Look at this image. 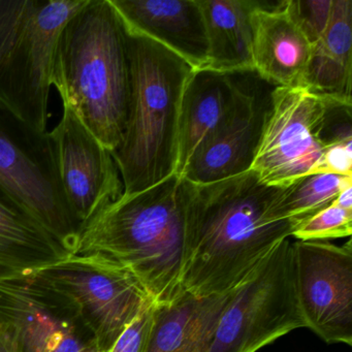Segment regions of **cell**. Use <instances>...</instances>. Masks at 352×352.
Instances as JSON below:
<instances>
[{
	"instance_id": "cell-4",
	"label": "cell",
	"mask_w": 352,
	"mask_h": 352,
	"mask_svg": "<svg viewBox=\"0 0 352 352\" xmlns=\"http://www.w3.org/2000/svg\"><path fill=\"white\" fill-rule=\"evenodd\" d=\"M127 34L131 100L122 140L112 152L123 195L141 192L176 174L181 102L195 71L162 45Z\"/></svg>"
},
{
	"instance_id": "cell-6",
	"label": "cell",
	"mask_w": 352,
	"mask_h": 352,
	"mask_svg": "<svg viewBox=\"0 0 352 352\" xmlns=\"http://www.w3.org/2000/svg\"><path fill=\"white\" fill-rule=\"evenodd\" d=\"M26 274L75 309L100 352L112 347L140 313L153 305L129 270L100 254H69Z\"/></svg>"
},
{
	"instance_id": "cell-10",
	"label": "cell",
	"mask_w": 352,
	"mask_h": 352,
	"mask_svg": "<svg viewBox=\"0 0 352 352\" xmlns=\"http://www.w3.org/2000/svg\"><path fill=\"white\" fill-rule=\"evenodd\" d=\"M0 324L14 352H100L75 309L30 274L0 279Z\"/></svg>"
},
{
	"instance_id": "cell-26",
	"label": "cell",
	"mask_w": 352,
	"mask_h": 352,
	"mask_svg": "<svg viewBox=\"0 0 352 352\" xmlns=\"http://www.w3.org/2000/svg\"><path fill=\"white\" fill-rule=\"evenodd\" d=\"M318 173L352 177V143L325 148Z\"/></svg>"
},
{
	"instance_id": "cell-16",
	"label": "cell",
	"mask_w": 352,
	"mask_h": 352,
	"mask_svg": "<svg viewBox=\"0 0 352 352\" xmlns=\"http://www.w3.org/2000/svg\"><path fill=\"white\" fill-rule=\"evenodd\" d=\"M236 290L209 296L185 292L172 302L153 304L142 352L209 351L220 317Z\"/></svg>"
},
{
	"instance_id": "cell-12",
	"label": "cell",
	"mask_w": 352,
	"mask_h": 352,
	"mask_svg": "<svg viewBox=\"0 0 352 352\" xmlns=\"http://www.w3.org/2000/svg\"><path fill=\"white\" fill-rule=\"evenodd\" d=\"M49 138L61 191L81 230L104 208L122 197L120 173L112 153L65 104Z\"/></svg>"
},
{
	"instance_id": "cell-11",
	"label": "cell",
	"mask_w": 352,
	"mask_h": 352,
	"mask_svg": "<svg viewBox=\"0 0 352 352\" xmlns=\"http://www.w3.org/2000/svg\"><path fill=\"white\" fill-rule=\"evenodd\" d=\"M294 280L305 327L329 344H352V244L296 241Z\"/></svg>"
},
{
	"instance_id": "cell-8",
	"label": "cell",
	"mask_w": 352,
	"mask_h": 352,
	"mask_svg": "<svg viewBox=\"0 0 352 352\" xmlns=\"http://www.w3.org/2000/svg\"><path fill=\"white\" fill-rule=\"evenodd\" d=\"M0 187L72 254L80 226L61 191L48 133L0 107Z\"/></svg>"
},
{
	"instance_id": "cell-15",
	"label": "cell",
	"mask_w": 352,
	"mask_h": 352,
	"mask_svg": "<svg viewBox=\"0 0 352 352\" xmlns=\"http://www.w3.org/2000/svg\"><path fill=\"white\" fill-rule=\"evenodd\" d=\"M286 1L255 0L253 71L273 87L304 88L313 45L286 11Z\"/></svg>"
},
{
	"instance_id": "cell-25",
	"label": "cell",
	"mask_w": 352,
	"mask_h": 352,
	"mask_svg": "<svg viewBox=\"0 0 352 352\" xmlns=\"http://www.w3.org/2000/svg\"><path fill=\"white\" fill-rule=\"evenodd\" d=\"M153 306V305H152ZM152 306L140 313L114 345L104 352H142L151 322Z\"/></svg>"
},
{
	"instance_id": "cell-17",
	"label": "cell",
	"mask_w": 352,
	"mask_h": 352,
	"mask_svg": "<svg viewBox=\"0 0 352 352\" xmlns=\"http://www.w3.org/2000/svg\"><path fill=\"white\" fill-rule=\"evenodd\" d=\"M243 72L193 71L185 86L178 131L177 173L182 175L201 144L217 129L238 98Z\"/></svg>"
},
{
	"instance_id": "cell-19",
	"label": "cell",
	"mask_w": 352,
	"mask_h": 352,
	"mask_svg": "<svg viewBox=\"0 0 352 352\" xmlns=\"http://www.w3.org/2000/svg\"><path fill=\"white\" fill-rule=\"evenodd\" d=\"M304 88L321 98L352 102L351 0H333L327 28L313 46Z\"/></svg>"
},
{
	"instance_id": "cell-3",
	"label": "cell",
	"mask_w": 352,
	"mask_h": 352,
	"mask_svg": "<svg viewBox=\"0 0 352 352\" xmlns=\"http://www.w3.org/2000/svg\"><path fill=\"white\" fill-rule=\"evenodd\" d=\"M52 86L112 153L122 140L131 100L129 34L111 0H87L59 34Z\"/></svg>"
},
{
	"instance_id": "cell-5",
	"label": "cell",
	"mask_w": 352,
	"mask_h": 352,
	"mask_svg": "<svg viewBox=\"0 0 352 352\" xmlns=\"http://www.w3.org/2000/svg\"><path fill=\"white\" fill-rule=\"evenodd\" d=\"M87 0H0V107L48 133L55 48Z\"/></svg>"
},
{
	"instance_id": "cell-27",
	"label": "cell",
	"mask_w": 352,
	"mask_h": 352,
	"mask_svg": "<svg viewBox=\"0 0 352 352\" xmlns=\"http://www.w3.org/2000/svg\"><path fill=\"white\" fill-rule=\"evenodd\" d=\"M333 204L337 206V207L346 210V211L352 212V185H349V186L344 188L343 190L337 195Z\"/></svg>"
},
{
	"instance_id": "cell-13",
	"label": "cell",
	"mask_w": 352,
	"mask_h": 352,
	"mask_svg": "<svg viewBox=\"0 0 352 352\" xmlns=\"http://www.w3.org/2000/svg\"><path fill=\"white\" fill-rule=\"evenodd\" d=\"M274 88L254 71L243 72L236 102L193 154L181 178L192 184H208L250 170L271 109Z\"/></svg>"
},
{
	"instance_id": "cell-14",
	"label": "cell",
	"mask_w": 352,
	"mask_h": 352,
	"mask_svg": "<svg viewBox=\"0 0 352 352\" xmlns=\"http://www.w3.org/2000/svg\"><path fill=\"white\" fill-rule=\"evenodd\" d=\"M127 32L150 38L195 71L207 67L205 22L197 0H111Z\"/></svg>"
},
{
	"instance_id": "cell-7",
	"label": "cell",
	"mask_w": 352,
	"mask_h": 352,
	"mask_svg": "<svg viewBox=\"0 0 352 352\" xmlns=\"http://www.w3.org/2000/svg\"><path fill=\"white\" fill-rule=\"evenodd\" d=\"M300 327H305V321L296 296L294 249L288 238L236 287L208 352H257Z\"/></svg>"
},
{
	"instance_id": "cell-21",
	"label": "cell",
	"mask_w": 352,
	"mask_h": 352,
	"mask_svg": "<svg viewBox=\"0 0 352 352\" xmlns=\"http://www.w3.org/2000/svg\"><path fill=\"white\" fill-rule=\"evenodd\" d=\"M349 185H352V177L327 173L307 175L287 186L277 187L269 207V216L278 221H292L296 228L331 205L337 195Z\"/></svg>"
},
{
	"instance_id": "cell-28",
	"label": "cell",
	"mask_w": 352,
	"mask_h": 352,
	"mask_svg": "<svg viewBox=\"0 0 352 352\" xmlns=\"http://www.w3.org/2000/svg\"><path fill=\"white\" fill-rule=\"evenodd\" d=\"M0 352H14L13 342L7 329L0 324Z\"/></svg>"
},
{
	"instance_id": "cell-1",
	"label": "cell",
	"mask_w": 352,
	"mask_h": 352,
	"mask_svg": "<svg viewBox=\"0 0 352 352\" xmlns=\"http://www.w3.org/2000/svg\"><path fill=\"white\" fill-rule=\"evenodd\" d=\"M183 186L182 286L193 296L226 294L242 285L296 230L292 221L270 217L277 187L263 184L252 170L208 184L183 179Z\"/></svg>"
},
{
	"instance_id": "cell-24",
	"label": "cell",
	"mask_w": 352,
	"mask_h": 352,
	"mask_svg": "<svg viewBox=\"0 0 352 352\" xmlns=\"http://www.w3.org/2000/svg\"><path fill=\"white\" fill-rule=\"evenodd\" d=\"M352 102L325 98L319 139L324 148L352 143Z\"/></svg>"
},
{
	"instance_id": "cell-23",
	"label": "cell",
	"mask_w": 352,
	"mask_h": 352,
	"mask_svg": "<svg viewBox=\"0 0 352 352\" xmlns=\"http://www.w3.org/2000/svg\"><path fill=\"white\" fill-rule=\"evenodd\" d=\"M333 0H287L286 11L314 46L331 17Z\"/></svg>"
},
{
	"instance_id": "cell-20",
	"label": "cell",
	"mask_w": 352,
	"mask_h": 352,
	"mask_svg": "<svg viewBox=\"0 0 352 352\" xmlns=\"http://www.w3.org/2000/svg\"><path fill=\"white\" fill-rule=\"evenodd\" d=\"M205 22L207 67L219 73L252 72L255 0H197Z\"/></svg>"
},
{
	"instance_id": "cell-18",
	"label": "cell",
	"mask_w": 352,
	"mask_h": 352,
	"mask_svg": "<svg viewBox=\"0 0 352 352\" xmlns=\"http://www.w3.org/2000/svg\"><path fill=\"white\" fill-rule=\"evenodd\" d=\"M69 254L55 236L0 187V279L34 271Z\"/></svg>"
},
{
	"instance_id": "cell-2",
	"label": "cell",
	"mask_w": 352,
	"mask_h": 352,
	"mask_svg": "<svg viewBox=\"0 0 352 352\" xmlns=\"http://www.w3.org/2000/svg\"><path fill=\"white\" fill-rule=\"evenodd\" d=\"M185 248L184 186L175 174L104 208L81 228L72 254L116 261L135 276L153 304H164L185 292Z\"/></svg>"
},
{
	"instance_id": "cell-9",
	"label": "cell",
	"mask_w": 352,
	"mask_h": 352,
	"mask_svg": "<svg viewBox=\"0 0 352 352\" xmlns=\"http://www.w3.org/2000/svg\"><path fill=\"white\" fill-rule=\"evenodd\" d=\"M325 98L305 88L275 87L250 170L263 184L284 187L317 174L324 146L319 139Z\"/></svg>"
},
{
	"instance_id": "cell-22",
	"label": "cell",
	"mask_w": 352,
	"mask_h": 352,
	"mask_svg": "<svg viewBox=\"0 0 352 352\" xmlns=\"http://www.w3.org/2000/svg\"><path fill=\"white\" fill-rule=\"evenodd\" d=\"M351 234L352 212L331 204L300 223L292 236L298 241H325L346 238Z\"/></svg>"
}]
</instances>
